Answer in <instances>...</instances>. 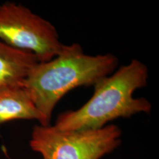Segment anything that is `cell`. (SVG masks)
<instances>
[{"instance_id": "obj_5", "label": "cell", "mask_w": 159, "mask_h": 159, "mask_svg": "<svg viewBox=\"0 0 159 159\" xmlns=\"http://www.w3.org/2000/svg\"><path fill=\"white\" fill-rule=\"evenodd\" d=\"M18 119L36 120L44 126L42 115L23 85L0 86V128Z\"/></svg>"}, {"instance_id": "obj_2", "label": "cell", "mask_w": 159, "mask_h": 159, "mask_svg": "<svg viewBox=\"0 0 159 159\" xmlns=\"http://www.w3.org/2000/svg\"><path fill=\"white\" fill-rule=\"evenodd\" d=\"M148 77L146 64L133 59L97 82L92 97L83 106L59 114L54 126L65 131L99 129L115 119L149 114L152 111L150 101L134 97L137 89L148 85Z\"/></svg>"}, {"instance_id": "obj_3", "label": "cell", "mask_w": 159, "mask_h": 159, "mask_svg": "<svg viewBox=\"0 0 159 159\" xmlns=\"http://www.w3.org/2000/svg\"><path fill=\"white\" fill-rule=\"evenodd\" d=\"M122 134L120 128L113 124L67 131L39 124L32 130L29 144L41 159H101L120 146Z\"/></svg>"}, {"instance_id": "obj_6", "label": "cell", "mask_w": 159, "mask_h": 159, "mask_svg": "<svg viewBox=\"0 0 159 159\" xmlns=\"http://www.w3.org/2000/svg\"><path fill=\"white\" fill-rule=\"evenodd\" d=\"M39 62L32 53L10 47L0 40V86L23 85L29 72Z\"/></svg>"}, {"instance_id": "obj_4", "label": "cell", "mask_w": 159, "mask_h": 159, "mask_svg": "<svg viewBox=\"0 0 159 159\" xmlns=\"http://www.w3.org/2000/svg\"><path fill=\"white\" fill-rule=\"evenodd\" d=\"M0 40L32 53L39 62L50 61L63 47L50 21L25 6L10 2L0 5Z\"/></svg>"}, {"instance_id": "obj_1", "label": "cell", "mask_w": 159, "mask_h": 159, "mask_svg": "<svg viewBox=\"0 0 159 159\" xmlns=\"http://www.w3.org/2000/svg\"><path fill=\"white\" fill-rule=\"evenodd\" d=\"M119 60L114 55L85 54L80 44L64 45L56 56L39 62L23 83L39 112L44 126L50 125L57 103L72 89L94 86L116 70Z\"/></svg>"}]
</instances>
